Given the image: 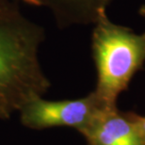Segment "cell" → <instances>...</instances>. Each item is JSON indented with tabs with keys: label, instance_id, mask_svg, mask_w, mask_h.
<instances>
[{
	"label": "cell",
	"instance_id": "1",
	"mask_svg": "<svg viewBox=\"0 0 145 145\" xmlns=\"http://www.w3.org/2000/svg\"><path fill=\"white\" fill-rule=\"evenodd\" d=\"M44 40V28L25 15L19 0H0V120L48 91L39 59Z\"/></svg>",
	"mask_w": 145,
	"mask_h": 145
},
{
	"label": "cell",
	"instance_id": "2",
	"mask_svg": "<svg viewBox=\"0 0 145 145\" xmlns=\"http://www.w3.org/2000/svg\"><path fill=\"white\" fill-rule=\"evenodd\" d=\"M93 25L91 51L97 72L94 92L108 106L115 108L119 94L145 63V33L136 34L113 24L106 10Z\"/></svg>",
	"mask_w": 145,
	"mask_h": 145
},
{
	"label": "cell",
	"instance_id": "3",
	"mask_svg": "<svg viewBox=\"0 0 145 145\" xmlns=\"http://www.w3.org/2000/svg\"><path fill=\"white\" fill-rule=\"evenodd\" d=\"M117 108V106H115ZM108 106L94 91L85 97L74 100L48 101L36 97L19 110L23 126L33 130L52 127H72L82 132Z\"/></svg>",
	"mask_w": 145,
	"mask_h": 145
},
{
	"label": "cell",
	"instance_id": "4",
	"mask_svg": "<svg viewBox=\"0 0 145 145\" xmlns=\"http://www.w3.org/2000/svg\"><path fill=\"white\" fill-rule=\"evenodd\" d=\"M80 134L88 145H145L131 112L117 108L102 111Z\"/></svg>",
	"mask_w": 145,
	"mask_h": 145
},
{
	"label": "cell",
	"instance_id": "5",
	"mask_svg": "<svg viewBox=\"0 0 145 145\" xmlns=\"http://www.w3.org/2000/svg\"><path fill=\"white\" fill-rule=\"evenodd\" d=\"M34 7L50 11L60 29L72 25L94 24L101 11L112 0H21Z\"/></svg>",
	"mask_w": 145,
	"mask_h": 145
},
{
	"label": "cell",
	"instance_id": "6",
	"mask_svg": "<svg viewBox=\"0 0 145 145\" xmlns=\"http://www.w3.org/2000/svg\"><path fill=\"white\" fill-rule=\"evenodd\" d=\"M131 116L135 121L136 125L138 126V130H140L141 136H142V138L145 140V116H140L132 112H131Z\"/></svg>",
	"mask_w": 145,
	"mask_h": 145
},
{
	"label": "cell",
	"instance_id": "7",
	"mask_svg": "<svg viewBox=\"0 0 145 145\" xmlns=\"http://www.w3.org/2000/svg\"><path fill=\"white\" fill-rule=\"evenodd\" d=\"M138 12H140V16H141V17H143L144 20H145V5L141 6L140 8V10H138Z\"/></svg>",
	"mask_w": 145,
	"mask_h": 145
}]
</instances>
